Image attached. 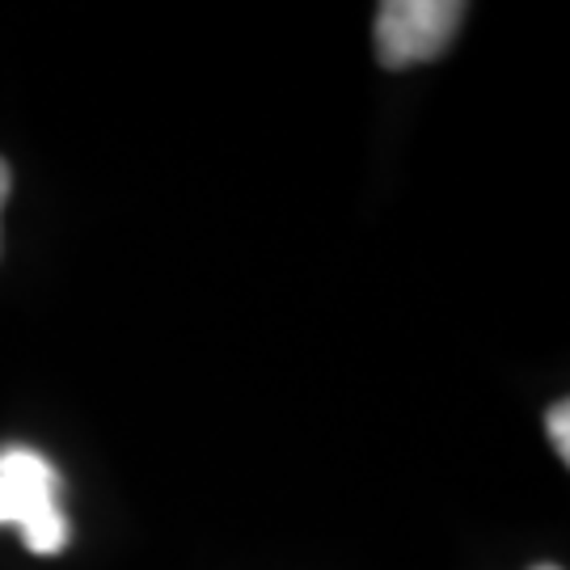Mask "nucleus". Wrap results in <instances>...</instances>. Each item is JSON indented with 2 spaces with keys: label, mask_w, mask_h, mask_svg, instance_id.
<instances>
[{
  "label": "nucleus",
  "mask_w": 570,
  "mask_h": 570,
  "mask_svg": "<svg viewBox=\"0 0 570 570\" xmlns=\"http://www.w3.org/2000/svg\"><path fill=\"white\" fill-rule=\"evenodd\" d=\"M546 431H550V440H553V449H558V456H562V465H570V402L567 397L546 414Z\"/></svg>",
  "instance_id": "7ed1b4c3"
},
{
  "label": "nucleus",
  "mask_w": 570,
  "mask_h": 570,
  "mask_svg": "<svg viewBox=\"0 0 570 570\" xmlns=\"http://www.w3.org/2000/svg\"><path fill=\"white\" fill-rule=\"evenodd\" d=\"M465 13L461 0H385L376 9V63L402 72L414 63L440 60Z\"/></svg>",
  "instance_id": "f03ea898"
},
{
  "label": "nucleus",
  "mask_w": 570,
  "mask_h": 570,
  "mask_svg": "<svg viewBox=\"0 0 570 570\" xmlns=\"http://www.w3.org/2000/svg\"><path fill=\"white\" fill-rule=\"evenodd\" d=\"M9 186H13V174H9V165L0 161V207H4V199H9Z\"/></svg>",
  "instance_id": "20e7f679"
},
{
  "label": "nucleus",
  "mask_w": 570,
  "mask_h": 570,
  "mask_svg": "<svg viewBox=\"0 0 570 570\" xmlns=\"http://www.w3.org/2000/svg\"><path fill=\"white\" fill-rule=\"evenodd\" d=\"M0 529H18L39 558H56L72 537L60 508V473L26 444L0 449Z\"/></svg>",
  "instance_id": "f257e3e1"
},
{
  "label": "nucleus",
  "mask_w": 570,
  "mask_h": 570,
  "mask_svg": "<svg viewBox=\"0 0 570 570\" xmlns=\"http://www.w3.org/2000/svg\"><path fill=\"white\" fill-rule=\"evenodd\" d=\"M532 570H562V567H550V562H541V567H532Z\"/></svg>",
  "instance_id": "39448f33"
}]
</instances>
